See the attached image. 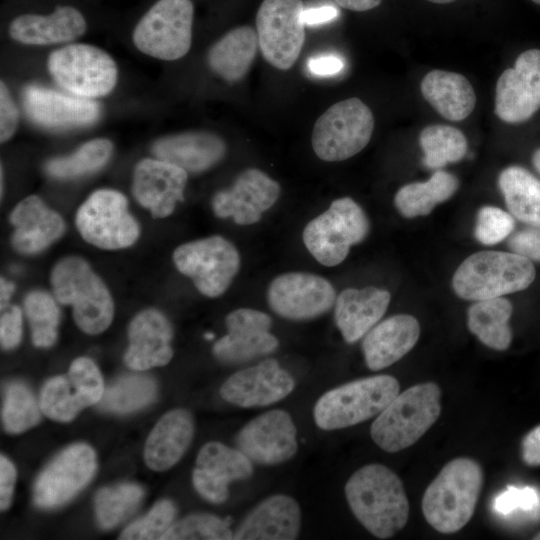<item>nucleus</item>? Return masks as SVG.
I'll list each match as a JSON object with an SVG mask.
<instances>
[{
  "mask_svg": "<svg viewBox=\"0 0 540 540\" xmlns=\"http://www.w3.org/2000/svg\"><path fill=\"white\" fill-rule=\"evenodd\" d=\"M348 505L357 520L375 537L387 539L407 523L409 503L401 479L382 464H368L345 485Z\"/></svg>",
  "mask_w": 540,
  "mask_h": 540,
  "instance_id": "obj_1",
  "label": "nucleus"
},
{
  "mask_svg": "<svg viewBox=\"0 0 540 540\" xmlns=\"http://www.w3.org/2000/svg\"><path fill=\"white\" fill-rule=\"evenodd\" d=\"M482 483L478 462L467 457L449 461L424 492L422 512L426 521L443 534L462 529L474 514Z\"/></svg>",
  "mask_w": 540,
  "mask_h": 540,
  "instance_id": "obj_2",
  "label": "nucleus"
},
{
  "mask_svg": "<svg viewBox=\"0 0 540 540\" xmlns=\"http://www.w3.org/2000/svg\"><path fill=\"white\" fill-rule=\"evenodd\" d=\"M440 398L441 389L434 382L419 383L398 393L371 425L372 440L389 453L412 446L439 418Z\"/></svg>",
  "mask_w": 540,
  "mask_h": 540,
  "instance_id": "obj_3",
  "label": "nucleus"
},
{
  "mask_svg": "<svg viewBox=\"0 0 540 540\" xmlns=\"http://www.w3.org/2000/svg\"><path fill=\"white\" fill-rule=\"evenodd\" d=\"M536 276L531 260L514 252L480 251L456 269L452 287L465 300L502 297L527 289Z\"/></svg>",
  "mask_w": 540,
  "mask_h": 540,
  "instance_id": "obj_4",
  "label": "nucleus"
},
{
  "mask_svg": "<svg viewBox=\"0 0 540 540\" xmlns=\"http://www.w3.org/2000/svg\"><path fill=\"white\" fill-rule=\"evenodd\" d=\"M51 285L57 302L73 307L77 326L87 334H99L112 322V297L89 264L77 256L61 259L51 273Z\"/></svg>",
  "mask_w": 540,
  "mask_h": 540,
  "instance_id": "obj_5",
  "label": "nucleus"
},
{
  "mask_svg": "<svg viewBox=\"0 0 540 540\" xmlns=\"http://www.w3.org/2000/svg\"><path fill=\"white\" fill-rule=\"evenodd\" d=\"M400 385L391 375L361 378L324 393L313 416L323 430H336L366 421L381 413L398 395Z\"/></svg>",
  "mask_w": 540,
  "mask_h": 540,
  "instance_id": "obj_6",
  "label": "nucleus"
},
{
  "mask_svg": "<svg viewBox=\"0 0 540 540\" xmlns=\"http://www.w3.org/2000/svg\"><path fill=\"white\" fill-rule=\"evenodd\" d=\"M368 218L350 197L334 200L329 208L305 226L302 239L310 254L322 265L342 263L351 246L362 242L369 232Z\"/></svg>",
  "mask_w": 540,
  "mask_h": 540,
  "instance_id": "obj_7",
  "label": "nucleus"
},
{
  "mask_svg": "<svg viewBox=\"0 0 540 540\" xmlns=\"http://www.w3.org/2000/svg\"><path fill=\"white\" fill-rule=\"evenodd\" d=\"M374 130L370 108L359 98L330 106L316 120L311 144L316 156L327 162L349 159L369 143Z\"/></svg>",
  "mask_w": 540,
  "mask_h": 540,
  "instance_id": "obj_8",
  "label": "nucleus"
},
{
  "mask_svg": "<svg viewBox=\"0 0 540 540\" xmlns=\"http://www.w3.org/2000/svg\"><path fill=\"white\" fill-rule=\"evenodd\" d=\"M48 70L67 92L85 98L109 94L117 82V66L104 50L88 44H71L54 50Z\"/></svg>",
  "mask_w": 540,
  "mask_h": 540,
  "instance_id": "obj_9",
  "label": "nucleus"
},
{
  "mask_svg": "<svg viewBox=\"0 0 540 540\" xmlns=\"http://www.w3.org/2000/svg\"><path fill=\"white\" fill-rule=\"evenodd\" d=\"M194 6L191 0H158L133 32L135 46L161 60H177L191 47Z\"/></svg>",
  "mask_w": 540,
  "mask_h": 540,
  "instance_id": "obj_10",
  "label": "nucleus"
},
{
  "mask_svg": "<svg viewBox=\"0 0 540 540\" xmlns=\"http://www.w3.org/2000/svg\"><path fill=\"white\" fill-rule=\"evenodd\" d=\"M173 261L180 273L191 278L197 290L207 297L222 295L240 268L236 247L221 236L191 241L177 247Z\"/></svg>",
  "mask_w": 540,
  "mask_h": 540,
  "instance_id": "obj_11",
  "label": "nucleus"
},
{
  "mask_svg": "<svg viewBox=\"0 0 540 540\" xmlns=\"http://www.w3.org/2000/svg\"><path fill=\"white\" fill-rule=\"evenodd\" d=\"M302 0H263L256 15V32L263 58L278 70H289L298 60L305 28Z\"/></svg>",
  "mask_w": 540,
  "mask_h": 540,
  "instance_id": "obj_12",
  "label": "nucleus"
},
{
  "mask_svg": "<svg viewBox=\"0 0 540 540\" xmlns=\"http://www.w3.org/2000/svg\"><path fill=\"white\" fill-rule=\"evenodd\" d=\"M75 224L86 242L103 249L128 247L139 236L126 197L112 189L93 192L77 210Z\"/></svg>",
  "mask_w": 540,
  "mask_h": 540,
  "instance_id": "obj_13",
  "label": "nucleus"
},
{
  "mask_svg": "<svg viewBox=\"0 0 540 540\" xmlns=\"http://www.w3.org/2000/svg\"><path fill=\"white\" fill-rule=\"evenodd\" d=\"M336 291L325 278L306 272H288L274 278L267 291L270 308L279 316L310 320L328 312L335 304Z\"/></svg>",
  "mask_w": 540,
  "mask_h": 540,
  "instance_id": "obj_14",
  "label": "nucleus"
},
{
  "mask_svg": "<svg viewBox=\"0 0 540 540\" xmlns=\"http://www.w3.org/2000/svg\"><path fill=\"white\" fill-rule=\"evenodd\" d=\"M96 455L86 444L71 445L59 453L38 476L34 502L44 509L56 508L73 498L91 480Z\"/></svg>",
  "mask_w": 540,
  "mask_h": 540,
  "instance_id": "obj_15",
  "label": "nucleus"
},
{
  "mask_svg": "<svg viewBox=\"0 0 540 540\" xmlns=\"http://www.w3.org/2000/svg\"><path fill=\"white\" fill-rule=\"evenodd\" d=\"M540 109V50L522 52L499 77L495 113L504 122L520 123Z\"/></svg>",
  "mask_w": 540,
  "mask_h": 540,
  "instance_id": "obj_16",
  "label": "nucleus"
},
{
  "mask_svg": "<svg viewBox=\"0 0 540 540\" xmlns=\"http://www.w3.org/2000/svg\"><path fill=\"white\" fill-rule=\"evenodd\" d=\"M297 430L284 410L267 411L245 424L236 444L251 461L276 465L290 460L297 452Z\"/></svg>",
  "mask_w": 540,
  "mask_h": 540,
  "instance_id": "obj_17",
  "label": "nucleus"
},
{
  "mask_svg": "<svg viewBox=\"0 0 540 540\" xmlns=\"http://www.w3.org/2000/svg\"><path fill=\"white\" fill-rule=\"evenodd\" d=\"M281 192L279 183L257 168L242 171L229 189L217 192L212 209L220 218L232 217L238 225L257 223Z\"/></svg>",
  "mask_w": 540,
  "mask_h": 540,
  "instance_id": "obj_18",
  "label": "nucleus"
},
{
  "mask_svg": "<svg viewBox=\"0 0 540 540\" xmlns=\"http://www.w3.org/2000/svg\"><path fill=\"white\" fill-rule=\"evenodd\" d=\"M271 317L261 311L240 308L226 317L227 334L213 346V354L224 363L237 364L265 356L278 348L270 333Z\"/></svg>",
  "mask_w": 540,
  "mask_h": 540,
  "instance_id": "obj_19",
  "label": "nucleus"
},
{
  "mask_svg": "<svg viewBox=\"0 0 540 540\" xmlns=\"http://www.w3.org/2000/svg\"><path fill=\"white\" fill-rule=\"evenodd\" d=\"M23 106L34 123L51 129L91 125L101 113L99 103L93 99L40 85L24 88Z\"/></svg>",
  "mask_w": 540,
  "mask_h": 540,
  "instance_id": "obj_20",
  "label": "nucleus"
},
{
  "mask_svg": "<svg viewBox=\"0 0 540 540\" xmlns=\"http://www.w3.org/2000/svg\"><path fill=\"white\" fill-rule=\"evenodd\" d=\"M294 388L293 377L278 361L266 359L231 375L221 386L220 394L239 407H263L284 399Z\"/></svg>",
  "mask_w": 540,
  "mask_h": 540,
  "instance_id": "obj_21",
  "label": "nucleus"
},
{
  "mask_svg": "<svg viewBox=\"0 0 540 540\" xmlns=\"http://www.w3.org/2000/svg\"><path fill=\"white\" fill-rule=\"evenodd\" d=\"M252 473V461L242 451L212 441L200 449L192 480L203 498L220 504L228 498L232 481L246 480Z\"/></svg>",
  "mask_w": 540,
  "mask_h": 540,
  "instance_id": "obj_22",
  "label": "nucleus"
},
{
  "mask_svg": "<svg viewBox=\"0 0 540 540\" xmlns=\"http://www.w3.org/2000/svg\"><path fill=\"white\" fill-rule=\"evenodd\" d=\"M187 178L188 173L172 163L158 158L143 159L134 169L133 195L154 218H164L183 200Z\"/></svg>",
  "mask_w": 540,
  "mask_h": 540,
  "instance_id": "obj_23",
  "label": "nucleus"
},
{
  "mask_svg": "<svg viewBox=\"0 0 540 540\" xmlns=\"http://www.w3.org/2000/svg\"><path fill=\"white\" fill-rule=\"evenodd\" d=\"M129 347L125 364L133 370H147L166 365L173 356V332L168 319L158 310L137 314L128 329Z\"/></svg>",
  "mask_w": 540,
  "mask_h": 540,
  "instance_id": "obj_24",
  "label": "nucleus"
},
{
  "mask_svg": "<svg viewBox=\"0 0 540 540\" xmlns=\"http://www.w3.org/2000/svg\"><path fill=\"white\" fill-rule=\"evenodd\" d=\"M301 511L295 499L277 494L260 502L244 518L233 539L292 540L300 532Z\"/></svg>",
  "mask_w": 540,
  "mask_h": 540,
  "instance_id": "obj_25",
  "label": "nucleus"
},
{
  "mask_svg": "<svg viewBox=\"0 0 540 540\" xmlns=\"http://www.w3.org/2000/svg\"><path fill=\"white\" fill-rule=\"evenodd\" d=\"M419 336L420 324L412 315L397 314L381 321L362 342L367 367L378 371L391 366L416 345Z\"/></svg>",
  "mask_w": 540,
  "mask_h": 540,
  "instance_id": "obj_26",
  "label": "nucleus"
},
{
  "mask_svg": "<svg viewBox=\"0 0 540 540\" xmlns=\"http://www.w3.org/2000/svg\"><path fill=\"white\" fill-rule=\"evenodd\" d=\"M15 227L12 245L20 253L41 252L61 237L65 230L63 218L48 208L36 195L23 199L10 215Z\"/></svg>",
  "mask_w": 540,
  "mask_h": 540,
  "instance_id": "obj_27",
  "label": "nucleus"
},
{
  "mask_svg": "<svg viewBox=\"0 0 540 540\" xmlns=\"http://www.w3.org/2000/svg\"><path fill=\"white\" fill-rule=\"evenodd\" d=\"M391 295L376 287L347 288L335 300L334 318L343 339L354 343L373 328L385 314Z\"/></svg>",
  "mask_w": 540,
  "mask_h": 540,
  "instance_id": "obj_28",
  "label": "nucleus"
},
{
  "mask_svg": "<svg viewBox=\"0 0 540 540\" xmlns=\"http://www.w3.org/2000/svg\"><path fill=\"white\" fill-rule=\"evenodd\" d=\"M152 151L161 160L172 163L187 173H199L219 163L227 146L218 135L196 131L169 135L157 140Z\"/></svg>",
  "mask_w": 540,
  "mask_h": 540,
  "instance_id": "obj_29",
  "label": "nucleus"
},
{
  "mask_svg": "<svg viewBox=\"0 0 540 540\" xmlns=\"http://www.w3.org/2000/svg\"><path fill=\"white\" fill-rule=\"evenodd\" d=\"M86 30L83 15L71 6H58L50 15L23 14L10 24L12 39L29 45L66 43Z\"/></svg>",
  "mask_w": 540,
  "mask_h": 540,
  "instance_id": "obj_30",
  "label": "nucleus"
},
{
  "mask_svg": "<svg viewBox=\"0 0 540 540\" xmlns=\"http://www.w3.org/2000/svg\"><path fill=\"white\" fill-rule=\"evenodd\" d=\"M194 434L192 415L185 409L169 411L161 417L149 434L144 459L155 471H164L176 464L189 447Z\"/></svg>",
  "mask_w": 540,
  "mask_h": 540,
  "instance_id": "obj_31",
  "label": "nucleus"
},
{
  "mask_svg": "<svg viewBox=\"0 0 540 540\" xmlns=\"http://www.w3.org/2000/svg\"><path fill=\"white\" fill-rule=\"evenodd\" d=\"M421 93L444 118L461 121L476 104V94L467 78L459 73L432 70L421 81Z\"/></svg>",
  "mask_w": 540,
  "mask_h": 540,
  "instance_id": "obj_32",
  "label": "nucleus"
},
{
  "mask_svg": "<svg viewBox=\"0 0 540 540\" xmlns=\"http://www.w3.org/2000/svg\"><path fill=\"white\" fill-rule=\"evenodd\" d=\"M259 48L258 35L251 26H239L221 37L209 49L210 69L222 79L237 82L250 70Z\"/></svg>",
  "mask_w": 540,
  "mask_h": 540,
  "instance_id": "obj_33",
  "label": "nucleus"
},
{
  "mask_svg": "<svg viewBox=\"0 0 540 540\" xmlns=\"http://www.w3.org/2000/svg\"><path fill=\"white\" fill-rule=\"evenodd\" d=\"M512 312L511 302L503 297L476 301L467 312L468 329L487 347L506 350L512 341Z\"/></svg>",
  "mask_w": 540,
  "mask_h": 540,
  "instance_id": "obj_34",
  "label": "nucleus"
},
{
  "mask_svg": "<svg viewBox=\"0 0 540 540\" xmlns=\"http://www.w3.org/2000/svg\"><path fill=\"white\" fill-rule=\"evenodd\" d=\"M509 213L530 226H540V180L521 166H509L498 177Z\"/></svg>",
  "mask_w": 540,
  "mask_h": 540,
  "instance_id": "obj_35",
  "label": "nucleus"
},
{
  "mask_svg": "<svg viewBox=\"0 0 540 540\" xmlns=\"http://www.w3.org/2000/svg\"><path fill=\"white\" fill-rule=\"evenodd\" d=\"M458 186L453 174L438 170L425 182L402 186L395 194V207L405 218L426 216L437 204L451 198Z\"/></svg>",
  "mask_w": 540,
  "mask_h": 540,
  "instance_id": "obj_36",
  "label": "nucleus"
},
{
  "mask_svg": "<svg viewBox=\"0 0 540 540\" xmlns=\"http://www.w3.org/2000/svg\"><path fill=\"white\" fill-rule=\"evenodd\" d=\"M419 143L424 153L423 163L430 169L458 162L467 152L465 135L449 125L437 124L425 127L420 133Z\"/></svg>",
  "mask_w": 540,
  "mask_h": 540,
  "instance_id": "obj_37",
  "label": "nucleus"
},
{
  "mask_svg": "<svg viewBox=\"0 0 540 540\" xmlns=\"http://www.w3.org/2000/svg\"><path fill=\"white\" fill-rule=\"evenodd\" d=\"M156 395L155 381L146 375H128L118 378L104 390L98 408L128 413L148 405Z\"/></svg>",
  "mask_w": 540,
  "mask_h": 540,
  "instance_id": "obj_38",
  "label": "nucleus"
},
{
  "mask_svg": "<svg viewBox=\"0 0 540 540\" xmlns=\"http://www.w3.org/2000/svg\"><path fill=\"white\" fill-rule=\"evenodd\" d=\"M113 145L108 139H93L69 156L49 160L45 171L52 177L70 179L102 168L110 159Z\"/></svg>",
  "mask_w": 540,
  "mask_h": 540,
  "instance_id": "obj_39",
  "label": "nucleus"
},
{
  "mask_svg": "<svg viewBox=\"0 0 540 540\" xmlns=\"http://www.w3.org/2000/svg\"><path fill=\"white\" fill-rule=\"evenodd\" d=\"M143 489L123 483L99 490L95 495V511L99 525L110 529L128 518L143 498Z\"/></svg>",
  "mask_w": 540,
  "mask_h": 540,
  "instance_id": "obj_40",
  "label": "nucleus"
},
{
  "mask_svg": "<svg viewBox=\"0 0 540 540\" xmlns=\"http://www.w3.org/2000/svg\"><path fill=\"white\" fill-rule=\"evenodd\" d=\"M49 293L35 290L24 300L26 316L32 332L33 344L37 347H50L57 339L60 310Z\"/></svg>",
  "mask_w": 540,
  "mask_h": 540,
  "instance_id": "obj_41",
  "label": "nucleus"
},
{
  "mask_svg": "<svg viewBox=\"0 0 540 540\" xmlns=\"http://www.w3.org/2000/svg\"><path fill=\"white\" fill-rule=\"evenodd\" d=\"M86 407L69 377L56 376L45 383L40 394V409L55 421L69 422Z\"/></svg>",
  "mask_w": 540,
  "mask_h": 540,
  "instance_id": "obj_42",
  "label": "nucleus"
},
{
  "mask_svg": "<svg viewBox=\"0 0 540 540\" xmlns=\"http://www.w3.org/2000/svg\"><path fill=\"white\" fill-rule=\"evenodd\" d=\"M40 409L31 392L23 383H11L5 393L2 409L4 428L9 433H21L40 420Z\"/></svg>",
  "mask_w": 540,
  "mask_h": 540,
  "instance_id": "obj_43",
  "label": "nucleus"
},
{
  "mask_svg": "<svg viewBox=\"0 0 540 540\" xmlns=\"http://www.w3.org/2000/svg\"><path fill=\"white\" fill-rule=\"evenodd\" d=\"M230 523L211 514H192L175 522L161 540L233 539Z\"/></svg>",
  "mask_w": 540,
  "mask_h": 540,
  "instance_id": "obj_44",
  "label": "nucleus"
},
{
  "mask_svg": "<svg viewBox=\"0 0 540 540\" xmlns=\"http://www.w3.org/2000/svg\"><path fill=\"white\" fill-rule=\"evenodd\" d=\"M176 508L170 500L157 502L143 518L131 523L120 535L121 540H157L170 528Z\"/></svg>",
  "mask_w": 540,
  "mask_h": 540,
  "instance_id": "obj_45",
  "label": "nucleus"
},
{
  "mask_svg": "<svg viewBox=\"0 0 540 540\" xmlns=\"http://www.w3.org/2000/svg\"><path fill=\"white\" fill-rule=\"evenodd\" d=\"M68 377L86 407L101 400L105 390L103 378L92 360L86 357L75 359Z\"/></svg>",
  "mask_w": 540,
  "mask_h": 540,
  "instance_id": "obj_46",
  "label": "nucleus"
},
{
  "mask_svg": "<svg viewBox=\"0 0 540 540\" xmlns=\"http://www.w3.org/2000/svg\"><path fill=\"white\" fill-rule=\"evenodd\" d=\"M514 227L510 213L498 207L483 206L477 214L474 235L483 245H495L507 238Z\"/></svg>",
  "mask_w": 540,
  "mask_h": 540,
  "instance_id": "obj_47",
  "label": "nucleus"
},
{
  "mask_svg": "<svg viewBox=\"0 0 540 540\" xmlns=\"http://www.w3.org/2000/svg\"><path fill=\"white\" fill-rule=\"evenodd\" d=\"M492 507L501 516H510L519 510L524 513L540 512V493L535 487L507 486L496 495Z\"/></svg>",
  "mask_w": 540,
  "mask_h": 540,
  "instance_id": "obj_48",
  "label": "nucleus"
},
{
  "mask_svg": "<svg viewBox=\"0 0 540 540\" xmlns=\"http://www.w3.org/2000/svg\"><path fill=\"white\" fill-rule=\"evenodd\" d=\"M0 340L2 348H15L22 335V312L16 305H7L1 309Z\"/></svg>",
  "mask_w": 540,
  "mask_h": 540,
  "instance_id": "obj_49",
  "label": "nucleus"
},
{
  "mask_svg": "<svg viewBox=\"0 0 540 540\" xmlns=\"http://www.w3.org/2000/svg\"><path fill=\"white\" fill-rule=\"evenodd\" d=\"M508 247L511 252L540 262V226H530L512 234Z\"/></svg>",
  "mask_w": 540,
  "mask_h": 540,
  "instance_id": "obj_50",
  "label": "nucleus"
},
{
  "mask_svg": "<svg viewBox=\"0 0 540 540\" xmlns=\"http://www.w3.org/2000/svg\"><path fill=\"white\" fill-rule=\"evenodd\" d=\"M19 119L17 106L11 97L6 84H0V140H9L16 131Z\"/></svg>",
  "mask_w": 540,
  "mask_h": 540,
  "instance_id": "obj_51",
  "label": "nucleus"
},
{
  "mask_svg": "<svg viewBox=\"0 0 540 540\" xmlns=\"http://www.w3.org/2000/svg\"><path fill=\"white\" fill-rule=\"evenodd\" d=\"M16 469L14 465L3 455L0 457V507L6 510L11 503Z\"/></svg>",
  "mask_w": 540,
  "mask_h": 540,
  "instance_id": "obj_52",
  "label": "nucleus"
},
{
  "mask_svg": "<svg viewBox=\"0 0 540 540\" xmlns=\"http://www.w3.org/2000/svg\"><path fill=\"white\" fill-rule=\"evenodd\" d=\"M522 460L529 466L540 465V425L531 430L521 443Z\"/></svg>",
  "mask_w": 540,
  "mask_h": 540,
  "instance_id": "obj_53",
  "label": "nucleus"
},
{
  "mask_svg": "<svg viewBox=\"0 0 540 540\" xmlns=\"http://www.w3.org/2000/svg\"><path fill=\"white\" fill-rule=\"evenodd\" d=\"M343 68L341 59L335 56H324L311 59L309 69L316 75H334Z\"/></svg>",
  "mask_w": 540,
  "mask_h": 540,
  "instance_id": "obj_54",
  "label": "nucleus"
},
{
  "mask_svg": "<svg viewBox=\"0 0 540 540\" xmlns=\"http://www.w3.org/2000/svg\"><path fill=\"white\" fill-rule=\"evenodd\" d=\"M337 15L338 11L336 8L332 6H322L304 10L303 21L305 24L309 25L321 24L333 20Z\"/></svg>",
  "mask_w": 540,
  "mask_h": 540,
  "instance_id": "obj_55",
  "label": "nucleus"
},
{
  "mask_svg": "<svg viewBox=\"0 0 540 540\" xmlns=\"http://www.w3.org/2000/svg\"><path fill=\"white\" fill-rule=\"evenodd\" d=\"M337 5L351 11H367L377 7L382 0H333Z\"/></svg>",
  "mask_w": 540,
  "mask_h": 540,
  "instance_id": "obj_56",
  "label": "nucleus"
},
{
  "mask_svg": "<svg viewBox=\"0 0 540 540\" xmlns=\"http://www.w3.org/2000/svg\"><path fill=\"white\" fill-rule=\"evenodd\" d=\"M13 291H14V285L6 281L4 278H1V284H0L1 309L9 305V300L12 296Z\"/></svg>",
  "mask_w": 540,
  "mask_h": 540,
  "instance_id": "obj_57",
  "label": "nucleus"
},
{
  "mask_svg": "<svg viewBox=\"0 0 540 540\" xmlns=\"http://www.w3.org/2000/svg\"><path fill=\"white\" fill-rule=\"evenodd\" d=\"M532 163L535 169L540 173V148L533 153Z\"/></svg>",
  "mask_w": 540,
  "mask_h": 540,
  "instance_id": "obj_58",
  "label": "nucleus"
},
{
  "mask_svg": "<svg viewBox=\"0 0 540 540\" xmlns=\"http://www.w3.org/2000/svg\"><path fill=\"white\" fill-rule=\"evenodd\" d=\"M429 2H432V3H436V4H447V3H451L455 0H427Z\"/></svg>",
  "mask_w": 540,
  "mask_h": 540,
  "instance_id": "obj_59",
  "label": "nucleus"
},
{
  "mask_svg": "<svg viewBox=\"0 0 540 540\" xmlns=\"http://www.w3.org/2000/svg\"><path fill=\"white\" fill-rule=\"evenodd\" d=\"M206 339H213L214 338V335L212 333H207L205 334L204 336Z\"/></svg>",
  "mask_w": 540,
  "mask_h": 540,
  "instance_id": "obj_60",
  "label": "nucleus"
},
{
  "mask_svg": "<svg viewBox=\"0 0 540 540\" xmlns=\"http://www.w3.org/2000/svg\"><path fill=\"white\" fill-rule=\"evenodd\" d=\"M535 540H540V531L533 537Z\"/></svg>",
  "mask_w": 540,
  "mask_h": 540,
  "instance_id": "obj_61",
  "label": "nucleus"
},
{
  "mask_svg": "<svg viewBox=\"0 0 540 540\" xmlns=\"http://www.w3.org/2000/svg\"><path fill=\"white\" fill-rule=\"evenodd\" d=\"M531 1H533L536 4H540V0H531Z\"/></svg>",
  "mask_w": 540,
  "mask_h": 540,
  "instance_id": "obj_62",
  "label": "nucleus"
}]
</instances>
